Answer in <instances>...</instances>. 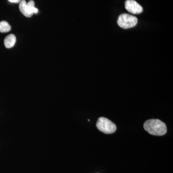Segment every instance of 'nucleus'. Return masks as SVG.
Here are the masks:
<instances>
[{
    "mask_svg": "<svg viewBox=\"0 0 173 173\" xmlns=\"http://www.w3.org/2000/svg\"><path fill=\"white\" fill-rule=\"evenodd\" d=\"M144 128L149 133L154 136H163L166 134V125L159 119H149L144 124Z\"/></svg>",
    "mask_w": 173,
    "mask_h": 173,
    "instance_id": "1",
    "label": "nucleus"
},
{
    "mask_svg": "<svg viewBox=\"0 0 173 173\" xmlns=\"http://www.w3.org/2000/svg\"><path fill=\"white\" fill-rule=\"evenodd\" d=\"M96 127L100 131L107 134L113 133L116 130V126L115 123L105 117H101L98 119Z\"/></svg>",
    "mask_w": 173,
    "mask_h": 173,
    "instance_id": "2",
    "label": "nucleus"
},
{
    "mask_svg": "<svg viewBox=\"0 0 173 173\" xmlns=\"http://www.w3.org/2000/svg\"><path fill=\"white\" fill-rule=\"evenodd\" d=\"M137 23L138 18L129 14H121L119 16L117 20V24L119 27L124 29L134 27Z\"/></svg>",
    "mask_w": 173,
    "mask_h": 173,
    "instance_id": "3",
    "label": "nucleus"
},
{
    "mask_svg": "<svg viewBox=\"0 0 173 173\" xmlns=\"http://www.w3.org/2000/svg\"><path fill=\"white\" fill-rule=\"evenodd\" d=\"M19 8L23 15L27 17H31L34 13H37L38 11L35 7V3L33 0H31L28 3H27L25 0H21Z\"/></svg>",
    "mask_w": 173,
    "mask_h": 173,
    "instance_id": "4",
    "label": "nucleus"
},
{
    "mask_svg": "<svg viewBox=\"0 0 173 173\" xmlns=\"http://www.w3.org/2000/svg\"><path fill=\"white\" fill-rule=\"evenodd\" d=\"M125 6L127 11L134 15L141 14L142 12V7L134 0H127L125 2Z\"/></svg>",
    "mask_w": 173,
    "mask_h": 173,
    "instance_id": "5",
    "label": "nucleus"
},
{
    "mask_svg": "<svg viewBox=\"0 0 173 173\" xmlns=\"http://www.w3.org/2000/svg\"><path fill=\"white\" fill-rule=\"evenodd\" d=\"M16 37L14 34H10L6 37L4 40L5 46L7 48H11L14 47L16 42Z\"/></svg>",
    "mask_w": 173,
    "mask_h": 173,
    "instance_id": "6",
    "label": "nucleus"
},
{
    "mask_svg": "<svg viewBox=\"0 0 173 173\" xmlns=\"http://www.w3.org/2000/svg\"><path fill=\"white\" fill-rule=\"evenodd\" d=\"M11 29L10 25L5 21L0 22V32L2 33L7 32Z\"/></svg>",
    "mask_w": 173,
    "mask_h": 173,
    "instance_id": "7",
    "label": "nucleus"
},
{
    "mask_svg": "<svg viewBox=\"0 0 173 173\" xmlns=\"http://www.w3.org/2000/svg\"><path fill=\"white\" fill-rule=\"evenodd\" d=\"M9 1L11 2H14V3H19L18 0H9Z\"/></svg>",
    "mask_w": 173,
    "mask_h": 173,
    "instance_id": "8",
    "label": "nucleus"
},
{
    "mask_svg": "<svg viewBox=\"0 0 173 173\" xmlns=\"http://www.w3.org/2000/svg\"><path fill=\"white\" fill-rule=\"evenodd\" d=\"M18 1H19V3H20V2L21 1V0H18Z\"/></svg>",
    "mask_w": 173,
    "mask_h": 173,
    "instance_id": "9",
    "label": "nucleus"
}]
</instances>
